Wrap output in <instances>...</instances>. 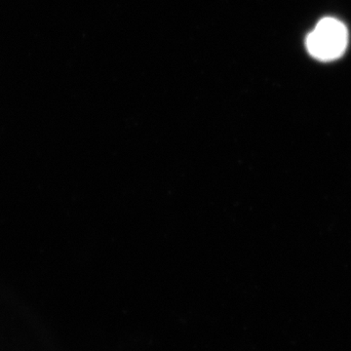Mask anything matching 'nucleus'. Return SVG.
<instances>
[{"mask_svg": "<svg viewBox=\"0 0 351 351\" xmlns=\"http://www.w3.org/2000/svg\"><path fill=\"white\" fill-rule=\"evenodd\" d=\"M348 32L346 25L334 18H324L306 39L309 54L320 61H334L345 53Z\"/></svg>", "mask_w": 351, "mask_h": 351, "instance_id": "f257e3e1", "label": "nucleus"}]
</instances>
